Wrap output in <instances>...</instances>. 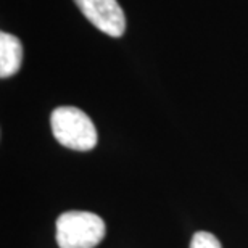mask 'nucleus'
Segmentation results:
<instances>
[{"label": "nucleus", "mask_w": 248, "mask_h": 248, "mask_svg": "<svg viewBox=\"0 0 248 248\" xmlns=\"http://www.w3.org/2000/svg\"><path fill=\"white\" fill-rule=\"evenodd\" d=\"M82 15L98 31L121 37L126 31V18L116 0H74Z\"/></svg>", "instance_id": "obj_3"}, {"label": "nucleus", "mask_w": 248, "mask_h": 248, "mask_svg": "<svg viewBox=\"0 0 248 248\" xmlns=\"http://www.w3.org/2000/svg\"><path fill=\"white\" fill-rule=\"evenodd\" d=\"M105 231V222L95 213L66 211L57 219V244L60 248H93Z\"/></svg>", "instance_id": "obj_2"}, {"label": "nucleus", "mask_w": 248, "mask_h": 248, "mask_svg": "<svg viewBox=\"0 0 248 248\" xmlns=\"http://www.w3.org/2000/svg\"><path fill=\"white\" fill-rule=\"evenodd\" d=\"M190 248H221V244L216 239V235H213L211 232L202 231L192 237Z\"/></svg>", "instance_id": "obj_5"}, {"label": "nucleus", "mask_w": 248, "mask_h": 248, "mask_svg": "<svg viewBox=\"0 0 248 248\" xmlns=\"http://www.w3.org/2000/svg\"><path fill=\"white\" fill-rule=\"evenodd\" d=\"M50 126L53 137L63 147L76 152H89L97 145L98 136L86 113L76 107H58L52 111Z\"/></svg>", "instance_id": "obj_1"}, {"label": "nucleus", "mask_w": 248, "mask_h": 248, "mask_svg": "<svg viewBox=\"0 0 248 248\" xmlns=\"http://www.w3.org/2000/svg\"><path fill=\"white\" fill-rule=\"evenodd\" d=\"M23 47L18 37L13 34H0V78L7 79L16 74L21 68Z\"/></svg>", "instance_id": "obj_4"}]
</instances>
